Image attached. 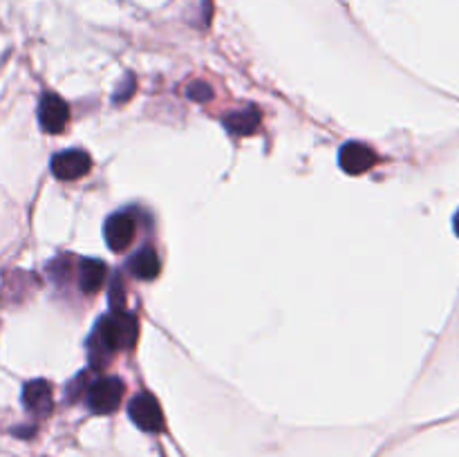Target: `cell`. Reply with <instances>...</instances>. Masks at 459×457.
I'll return each instance as SVG.
<instances>
[{"mask_svg": "<svg viewBox=\"0 0 459 457\" xmlns=\"http://www.w3.org/2000/svg\"><path fill=\"white\" fill-rule=\"evenodd\" d=\"M124 381L117 376H103V379L94 381L88 388V408L94 415H110L119 408L121 399H124Z\"/></svg>", "mask_w": 459, "mask_h": 457, "instance_id": "obj_2", "label": "cell"}, {"mask_svg": "<svg viewBox=\"0 0 459 457\" xmlns=\"http://www.w3.org/2000/svg\"><path fill=\"white\" fill-rule=\"evenodd\" d=\"M106 242L110 246V251L121 254V251L128 249L134 240V233H137V222L130 213H115L106 220Z\"/></svg>", "mask_w": 459, "mask_h": 457, "instance_id": "obj_6", "label": "cell"}, {"mask_svg": "<svg viewBox=\"0 0 459 457\" xmlns=\"http://www.w3.org/2000/svg\"><path fill=\"white\" fill-rule=\"evenodd\" d=\"M67 121H70V108H67V103L58 94L45 92L39 103L40 128L49 134H58L65 130Z\"/></svg>", "mask_w": 459, "mask_h": 457, "instance_id": "obj_4", "label": "cell"}, {"mask_svg": "<svg viewBox=\"0 0 459 457\" xmlns=\"http://www.w3.org/2000/svg\"><path fill=\"white\" fill-rule=\"evenodd\" d=\"M92 168V157L85 151H63L56 152L52 160V173L54 177L63 179V182H72V179H81L83 175L90 173Z\"/></svg>", "mask_w": 459, "mask_h": 457, "instance_id": "obj_5", "label": "cell"}, {"mask_svg": "<svg viewBox=\"0 0 459 457\" xmlns=\"http://www.w3.org/2000/svg\"><path fill=\"white\" fill-rule=\"evenodd\" d=\"M188 97H193L195 101H206V99L213 97V90L206 83H195L193 88H188Z\"/></svg>", "mask_w": 459, "mask_h": 457, "instance_id": "obj_12", "label": "cell"}, {"mask_svg": "<svg viewBox=\"0 0 459 457\" xmlns=\"http://www.w3.org/2000/svg\"><path fill=\"white\" fill-rule=\"evenodd\" d=\"M128 415L134 426H139L146 433H161L164 430V412L160 401L151 392H139L128 403Z\"/></svg>", "mask_w": 459, "mask_h": 457, "instance_id": "obj_3", "label": "cell"}, {"mask_svg": "<svg viewBox=\"0 0 459 457\" xmlns=\"http://www.w3.org/2000/svg\"><path fill=\"white\" fill-rule=\"evenodd\" d=\"M453 227H455V233H457V236H459V211H457L455 220H453Z\"/></svg>", "mask_w": 459, "mask_h": 457, "instance_id": "obj_13", "label": "cell"}, {"mask_svg": "<svg viewBox=\"0 0 459 457\" xmlns=\"http://www.w3.org/2000/svg\"><path fill=\"white\" fill-rule=\"evenodd\" d=\"M106 276H108V269L101 260H94V258L83 260V263L79 264L81 291H85V294H97V291L103 287V282H106Z\"/></svg>", "mask_w": 459, "mask_h": 457, "instance_id": "obj_11", "label": "cell"}, {"mask_svg": "<svg viewBox=\"0 0 459 457\" xmlns=\"http://www.w3.org/2000/svg\"><path fill=\"white\" fill-rule=\"evenodd\" d=\"M139 339V323L134 314L117 312L99 321L97 330L90 339V361L94 367L106 366L112 352L119 349H133Z\"/></svg>", "mask_w": 459, "mask_h": 457, "instance_id": "obj_1", "label": "cell"}, {"mask_svg": "<svg viewBox=\"0 0 459 457\" xmlns=\"http://www.w3.org/2000/svg\"><path fill=\"white\" fill-rule=\"evenodd\" d=\"M128 269L134 278H142V280H152V278L160 276V272H161L160 255H157V251L152 249V246H143V249H139L137 254L130 258Z\"/></svg>", "mask_w": 459, "mask_h": 457, "instance_id": "obj_10", "label": "cell"}, {"mask_svg": "<svg viewBox=\"0 0 459 457\" xmlns=\"http://www.w3.org/2000/svg\"><path fill=\"white\" fill-rule=\"evenodd\" d=\"M22 403H25L27 410L34 417L43 419L52 412L54 399H52V385L45 379H34L30 384H25L22 388Z\"/></svg>", "mask_w": 459, "mask_h": 457, "instance_id": "obj_8", "label": "cell"}, {"mask_svg": "<svg viewBox=\"0 0 459 457\" xmlns=\"http://www.w3.org/2000/svg\"><path fill=\"white\" fill-rule=\"evenodd\" d=\"M341 168L348 175H363L377 164V155L370 146L361 142H348L339 152Z\"/></svg>", "mask_w": 459, "mask_h": 457, "instance_id": "obj_7", "label": "cell"}, {"mask_svg": "<svg viewBox=\"0 0 459 457\" xmlns=\"http://www.w3.org/2000/svg\"><path fill=\"white\" fill-rule=\"evenodd\" d=\"M224 128L231 134H238V137L254 134L260 128V110L255 106H249L231 112V115L224 116Z\"/></svg>", "mask_w": 459, "mask_h": 457, "instance_id": "obj_9", "label": "cell"}]
</instances>
